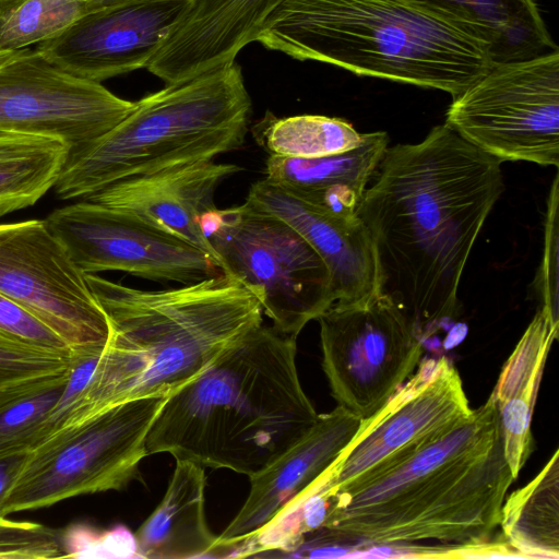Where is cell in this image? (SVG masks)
Listing matches in <instances>:
<instances>
[{"label":"cell","instance_id":"1","mask_svg":"<svg viewBox=\"0 0 559 559\" xmlns=\"http://www.w3.org/2000/svg\"><path fill=\"white\" fill-rule=\"evenodd\" d=\"M501 163L439 124L420 142L389 146L361 198L377 293L421 340L459 313L465 264L504 191Z\"/></svg>","mask_w":559,"mask_h":559},{"label":"cell","instance_id":"2","mask_svg":"<svg viewBox=\"0 0 559 559\" xmlns=\"http://www.w3.org/2000/svg\"><path fill=\"white\" fill-rule=\"evenodd\" d=\"M513 480L490 395L467 418L342 487L330 488L325 474L319 543L323 549L340 540L376 547L490 543Z\"/></svg>","mask_w":559,"mask_h":559},{"label":"cell","instance_id":"3","mask_svg":"<svg viewBox=\"0 0 559 559\" xmlns=\"http://www.w3.org/2000/svg\"><path fill=\"white\" fill-rule=\"evenodd\" d=\"M296 337L253 329L173 393L146 438L147 455L169 453L249 478L273 464L316 424L296 366Z\"/></svg>","mask_w":559,"mask_h":559},{"label":"cell","instance_id":"4","mask_svg":"<svg viewBox=\"0 0 559 559\" xmlns=\"http://www.w3.org/2000/svg\"><path fill=\"white\" fill-rule=\"evenodd\" d=\"M85 278L109 338L69 427L123 402L170 396L262 324L259 300L224 273L162 290Z\"/></svg>","mask_w":559,"mask_h":559},{"label":"cell","instance_id":"5","mask_svg":"<svg viewBox=\"0 0 559 559\" xmlns=\"http://www.w3.org/2000/svg\"><path fill=\"white\" fill-rule=\"evenodd\" d=\"M257 41L300 61L453 98L492 64L475 27L414 0H284Z\"/></svg>","mask_w":559,"mask_h":559},{"label":"cell","instance_id":"6","mask_svg":"<svg viewBox=\"0 0 559 559\" xmlns=\"http://www.w3.org/2000/svg\"><path fill=\"white\" fill-rule=\"evenodd\" d=\"M251 98L236 62L167 84L87 148L69 155L55 185L61 200L86 199L130 177L213 160L239 148Z\"/></svg>","mask_w":559,"mask_h":559},{"label":"cell","instance_id":"7","mask_svg":"<svg viewBox=\"0 0 559 559\" xmlns=\"http://www.w3.org/2000/svg\"><path fill=\"white\" fill-rule=\"evenodd\" d=\"M202 231L223 273L259 300L277 331L297 337L336 301L320 254L290 225L252 203L209 211Z\"/></svg>","mask_w":559,"mask_h":559},{"label":"cell","instance_id":"8","mask_svg":"<svg viewBox=\"0 0 559 559\" xmlns=\"http://www.w3.org/2000/svg\"><path fill=\"white\" fill-rule=\"evenodd\" d=\"M168 397L117 404L33 449L2 503L3 516L124 488L139 477L147 433Z\"/></svg>","mask_w":559,"mask_h":559},{"label":"cell","instance_id":"9","mask_svg":"<svg viewBox=\"0 0 559 559\" xmlns=\"http://www.w3.org/2000/svg\"><path fill=\"white\" fill-rule=\"evenodd\" d=\"M445 123L491 156L559 165V50L492 63L453 98Z\"/></svg>","mask_w":559,"mask_h":559},{"label":"cell","instance_id":"10","mask_svg":"<svg viewBox=\"0 0 559 559\" xmlns=\"http://www.w3.org/2000/svg\"><path fill=\"white\" fill-rule=\"evenodd\" d=\"M317 320L331 394L361 420L380 411L423 360V340L377 292L335 301Z\"/></svg>","mask_w":559,"mask_h":559},{"label":"cell","instance_id":"11","mask_svg":"<svg viewBox=\"0 0 559 559\" xmlns=\"http://www.w3.org/2000/svg\"><path fill=\"white\" fill-rule=\"evenodd\" d=\"M0 293L49 326L74 354L105 349L107 317L85 273L45 219L0 223Z\"/></svg>","mask_w":559,"mask_h":559},{"label":"cell","instance_id":"12","mask_svg":"<svg viewBox=\"0 0 559 559\" xmlns=\"http://www.w3.org/2000/svg\"><path fill=\"white\" fill-rule=\"evenodd\" d=\"M135 108L102 83L78 78L36 48L0 64V133L55 138L76 154Z\"/></svg>","mask_w":559,"mask_h":559},{"label":"cell","instance_id":"13","mask_svg":"<svg viewBox=\"0 0 559 559\" xmlns=\"http://www.w3.org/2000/svg\"><path fill=\"white\" fill-rule=\"evenodd\" d=\"M45 222L85 274L122 271L182 285L223 274L219 265L193 245L86 199L56 209Z\"/></svg>","mask_w":559,"mask_h":559},{"label":"cell","instance_id":"14","mask_svg":"<svg viewBox=\"0 0 559 559\" xmlns=\"http://www.w3.org/2000/svg\"><path fill=\"white\" fill-rule=\"evenodd\" d=\"M457 369L445 357L423 359L326 472L335 489L472 414Z\"/></svg>","mask_w":559,"mask_h":559},{"label":"cell","instance_id":"15","mask_svg":"<svg viewBox=\"0 0 559 559\" xmlns=\"http://www.w3.org/2000/svg\"><path fill=\"white\" fill-rule=\"evenodd\" d=\"M187 0H141L94 11L36 49L64 71L102 83L146 68Z\"/></svg>","mask_w":559,"mask_h":559},{"label":"cell","instance_id":"16","mask_svg":"<svg viewBox=\"0 0 559 559\" xmlns=\"http://www.w3.org/2000/svg\"><path fill=\"white\" fill-rule=\"evenodd\" d=\"M284 0H187L146 70L180 83L235 62Z\"/></svg>","mask_w":559,"mask_h":559},{"label":"cell","instance_id":"17","mask_svg":"<svg viewBox=\"0 0 559 559\" xmlns=\"http://www.w3.org/2000/svg\"><path fill=\"white\" fill-rule=\"evenodd\" d=\"M240 170L237 165L214 160L185 164L116 181L86 200L126 212L174 235L219 265L202 231L201 219L216 207L218 186Z\"/></svg>","mask_w":559,"mask_h":559},{"label":"cell","instance_id":"18","mask_svg":"<svg viewBox=\"0 0 559 559\" xmlns=\"http://www.w3.org/2000/svg\"><path fill=\"white\" fill-rule=\"evenodd\" d=\"M361 421L338 405L319 414L316 424L297 443L249 478L250 492L236 516L217 536V547L254 534L316 484L354 439Z\"/></svg>","mask_w":559,"mask_h":559},{"label":"cell","instance_id":"19","mask_svg":"<svg viewBox=\"0 0 559 559\" xmlns=\"http://www.w3.org/2000/svg\"><path fill=\"white\" fill-rule=\"evenodd\" d=\"M246 201L290 225L326 263L336 301L377 292V270L369 233L357 216L345 217L313 205L266 178L253 183Z\"/></svg>","mask_w":559,"mask_h":559},{"label":"cell","instance_id":"20","mask_svg":"<svg viewBox=\"0 0 559 559\" xmlns=\"http://www.w3.org/2000/svg\"><path fill=\"white\" fill-rule=\"evenodd\" d=\"M384 131L365 133L354 148L316 158L269 155L265 178L331 213L354 217L386 148Z\"/></svg>","mask_w":559,"mask_h":559},{"label":"cell","instance_id":"21","mask_svg":"<svg viewBox=\"0 0 559 559\" xmlns=\"http://www.w3.org/2000/svg\"><path fill=\"white\" fill-rule=\"evenodd\" d=\"M558 332L559 324L540 308L506 361L491 394L500 415L504 455L515 479L533 450L535 400Z\"/></svg>","mask_w":559,"mask_h":559},{"label":"cell","instance_id":"22","mask_svg":"<svg viewBox=\"0 0 559 559\" xmlns=\"http://www.w3.org/2000/svg\"><path fill=\"white\" fill-rule=\"evenodd\" d=\"M205 483L204 467L176 461L162 501L134 534L138 558L214 557L218 537L205 519Z\"/></svg>","mask_w":559,"mask_h":559},{"label":"cell","instance_id":"23","mask_svg":"<svg viewBox=\"0 0 559 559\" xmlns=\"http://www.w3.org/2000/svg\"><path fill=\"white\" fill-rule=\"evenodd\" d=\"M471 24L486 43L492 63L557 51L534 0H414Z\"/></svg>","mask_w":559,"mask_h":559},{"label":"cell","instance_id":"24","mask_svg":"<svg viewBox=\"0 0 559 559\" xmlns=\"http://www.w3.org/2000/svg\"><path fill=\"white\" fill-rule=\"evenodd\" d=\"M520 557L559 558V451L524 487L506 497L500 523Z\"/></svg>","mask_w":559,"mask_h":559},{"label":"cell","instance_id":"25","mask_svg":"<svg viewBox=\"0 0 559 559\" xmlns=\"http://www.w3.org/2000/svg\"><path fill=\"white\" fill-rule=\"evenodd\" d=\"M69 153L55 138L0 133V217L34 205L53 188Z\"/></svg>","mask_w":559,"mask_h":559},{"label":"cell","instance_id":"26","mask_svg":"<svg viewBox=\"0 0 559 559\" xmlns=\"http://www.w3.org/2000/svg\"><path fill=\"white\" fill-rule=\"evenodd\" d=\"M257 143L269 155L316 158L356 147L362 135L349 122L321 115L265 117L253 128Z\"/></svg>","mask_w":559,"mask_h":559},{"label":"cell","instance_id":"27","mask_svg":"<svg viewBox=\"0 0 559 559\" xmlns=\"http://www.w3.org/2000/svg\"><path fill=\"white\" fill-rule=\"evenodd\" d=\"M102 0H0V52L14 53L57 37Z\"/></svg>","mask_w":559,"mask_h":559},{"label":"cell","instance_id":"28","mask_svg":"<svg viewBox=\"0 0 559 559\" xmlns=\"http://www.w3.org/2000/svg\"><path fill=\"white\" fill-rule=\"evenodd\" d=\"M74 357L37 349L0 334V412L68 376Z\"/></svg>","mask_w":559,"mask_h":559},{"label":"cell","instance_id":"29","mask_svg":"<svg viewBox=\"0 0 559 559\" xmlns=\"http://www.w3.org/2000/svg\"><path fill=\"white\" fill-rule=\"evenodd\" d=\"M69 374L0 412V459L28 453L39 444L44 421L59 401Z\"/></svg>","mask_w":559,"mask_h":559},{"label":"cell","instance_id":"30","mask_svg":"<svg viewBox=\"0 0 559 559\" xmlns=\"http://www.w3.org/2000/svg\"><path fill=\"white\" fill-rule=\"evenodd\" d=\"M64 558L61 533L34 522L0 520V559Z\"/></svg>","mask_w":559,"mask_h":559},{"label":"cell","instance_id":"31","mask_svg":"<svg viewBox=\"0 0 559 559\" xmlns=\"http://www.w3.org/2000/svg\"><path fill=\"white\" fill-rule=\"evenodd\" d=\"M559 178L555 176L551 183L547 212L545 217L544 251L539 272L534 282L540 296L542 308L551 320L559 324L558 295H559Z\"/></svg>","mask_w":559,"mask_h":559},{"label":"cell","instance_id":"32","mask_svg":"<svg viewBox=\"0 0 559 559\" xmlns=\"http://www.w3.org/2000/svg\"><path fill=\"white\" fill-rule=\"evenodd\" d=\"M0 334L17 343L61 355L74 354L49 326L0 293Z\"/></svg>","mask_w":559,"mask_h":559},{"label":"cell","instance_id":"33","mask_svg":"<svg viewBox=\"0 0 559 559\" xmlns=\"http://www.w3.org/2000/svg\"><path fill=\"white\" fill-rule=\"evenodd\" d=\"M66 557H115L138 558L134 534L126 526L97 533L94 530L75 525L61 534Z\"/></svg>","mask_w":559,"mask_h":559},{"label":"cell","instance_id":"34","mask_svg":"<svg viewBox=\"0 0 559 559\" xmlns=\"http://www.w3.org/2000/svg\"><path fill=\"white\" fill-rule=\"evenodd\" d=\"M27 453L14 454L0 459V520L4 519L2 514V503L12 487Z\"/></svg>","mask_w":559,"mask_h":559},{"label":"cell","instance_id":"35","mask_svg":"<svg viewBox=\"0 0 559 559\" xmlns=\"http://www.w3.org/2000/svg\"><path fill=\"white\" fill-rule=\"evenodd\" d=\"M141 0H102L100 9L123 5L128 3L138 2Z\"/></svg>","mask_w":559,"mask_h":559},{"label":"cell","instance_id":"36","mask_svg":"<svg viewBox=\"0 0 559 559\" xmlns=\"http://www.w3.org/2000/svg\"><path fill=\"white\" fill-rule=\"evenodd\" d=\"M15 53V52H14ZM13 53H1L0 52V64L3 63L8 58H10Z\"/></svg>","mask_w":559,"mask_h":559}]
</instances>
